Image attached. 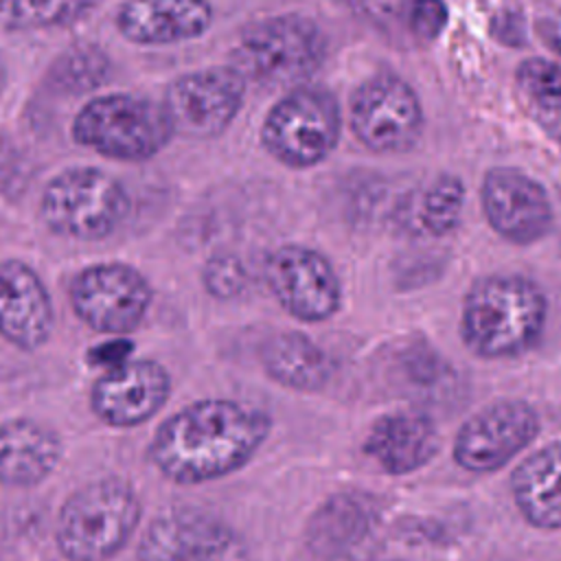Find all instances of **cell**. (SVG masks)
I'll return each instance as SVG.
<instances>
[{"instance_id": "1", "label": "cell", "mask_w": 561, "mask_h": 561, "mask_svg": "<svg viewBox=\"0 0 561 561\" xmlns=\"http://www.w3.org/2000/svg\"><path fill=\"white\" fill-rule=\"evenodd\" d=\"M272 419L228 399L195 401L153 434L149 458L178 484H199L241 469L265 443Z\"/></svg>"}, {"instance_id": "2", "label": "cell", "mask_w": 561, "mask_h": 561, "mask_svg": "<svg viewBox=\"0 0 561 561\" xmlns=\"http://www.w3.org/2000/svg\"><path fill=\"white\" fill-rule=\"evenodd\" d=\"M543 320L546 300L537 285L519 276H486L465 296L460 333L480 357H515L539 340Z\"/></svg>"}, {"instance_id": "3", "label": "cell", "mask_w": 561, "mask_h": 561, "mask_svg": "<svg viewBox=\"0 0 561 561\" xmlns=\"http://www.w3.org/2000/svg\"><path fill=\"white\" fill-rule=\"evenodd\" d=\"M140 500L121 478H103L66 497L57 517V546L70 561H105L121 552L140 522Z\"/></svg>"}, {"instance_id": "4", "label": "cell", "mask_w": 561, "mask_h": 561, "mask_svg": "<svg viewBox=\"0 0 561 561\" xmlns=\"http://www.w3.org/2000/svg\"><path fill=\"white\" fill-rule=\"evenodd\" d=\"M171 134L164 105L131 94L96 96L72 123L77 142L116 160H147L169 142Z\"/></svg>"}, {"instance_id": "5", "label": "cell", "mask_w": 561, "mask_h": 561, "mask_svg": "<svg viewBox=\"0 0 561 561\" xmlns=\"http://www.w3.org/2000/svg\"><path fill=\"white\" fill-rule=\"evenodd\" d=\"M340 107L322 88H296L274 103L263 123L265 149L287 167L324 160L340 138Z\"/></svg>"}, {"instance_id": "6", "label": "cell", "mask_w": 561, "mask_h": 561, "mask_svg": "<svg viewBox=\"0 0 561 561\" xmlns=\"http://www.w3.org/2000/svg\"><path fill=\"white\" fill-rule=\"evenodd\" d=\"M127 206L123 186L96 169H68L53 178L42 195V217L48 228L83 241L114 232Z\"/></svg>"}, {"instance_id": "7", "label": "cell", "mask_w": 561, "mask_h": 561, "mask_svg": "<svg viewBox=\"0 0 561 561\" xmlns=\"http://www.w3.org/2000/svg\"><path fill=\"white\" fill-rule=\"evenodd\" d=\"M324 35L302 15H276L252 24L239 46L248 72L267 83H291L313 75L324 59Z\"/></svg>"}, {"instance_id": "8", "label": "cell", "mask_w": 561, "mask_h": 561, "mask_svg": "<svg viewBox=\"0 0 561 561\" xmlns=\"http://www.w3.org/2000/svg\"><path fill=\"white\" fill-rule=\"evenodd\" d=\"M70 302L94 331L129 333L145 318L151 289L145 276L125 263H96L77 274Z\"/></svg>"}, {"instance_id": "9", "label": "cell", "mask_w": 561, "mask_h": 561, "mask_svg": "<svg viewBox=\"0 0 561 561\" xmlns=\"http://www.w3.org/2000/svg\"><path fill=\"white\" fill-rule=\"evenodd\" d=\"M539 432V416L519 399L495 401L469 416L456 434L454 460L473 473L504 467Z\"/></svg>"}, {"instance_id": "10", "label": "cell", "mask_w": 561, "mask_h": 561, "mask_svg": "<svg viewBox=\"0 0 561 561\" xmlns=\"http://www.w3.org/2000/svg\"><path fill=\"white\" fill-rule=\"evenodd\" d=\"M423 116L412 88L397 77H375L362 83L351 101V127L373 151L410 149L421 134Z\"/></svg>"}, {"instance_id": "11", "label": "cell", "mask_w": 561, "mask_h": 561, "mask_svg": "<svg viewBox=\"0 0 561 561\" xmlns=\"http://www.w3.org/2000/svg\"><path fill=\"white\" fill-rule=\"evenodd\" d=\"M245 83L234 68H206L180 77L167 92L164 112L173 131L191 138L221 134L243 103Z\"/></svg>"}, {"instance_id": "12", "label": "cell", "mask_w": 561, "mask_h": 561, "mask_svg": "<svg viewBox=\"0 0 561 561\" xmlns=\"http://www.w3.org/2000/svg\"><path fill=\"white\" fill-rule=\"evenodd\" d=\"M265 278L280 307L302 322L331 318L342 287L331 263L305 245H283L265 263Z\"/></svg>"}, {"instance_id": "13", "label": "cell", "mask_w": 561, "mask_h": 561, "mask_svg": "<svg viewBox=\"0 0 561 561\" xmlns=\"http://www.w3.org/2000/svg\"><path fill=\"white\" fill-rule=\"evenodd\" d=\"M171 394L167 368L153 359H134L101 375L90 394L94 414L114 427H131L156 416Z\"/></svg>"}, {"instance_id": "14", "label": "cell", "mask_w": 561, "mask_h": 561, "mask_svg": "<svg viewBox=\"0 0 561 561\" xmlns=\"http://www.w3.org/2000/svg\"><path fill=\"white\" fill-rule=\"evenodd\" d=\"M480 197L491 228L513 243H533L552 228L554 213L546 191L517 169L489 171Z\"/></svg>"}, {"instance_id": "15", "label": "cell", "mask_w": 561, "mask_h": 561, "mask_svg": "<svg viewBox=\"0 0 561 561\" xmlns=\"http://www.w3.org/2000/svg\"><path fill=\"white\" fill-rule=\"evenodd\" d=\"M232 535L217 517L178 508L151 522L138 546V561H219Z\"/></svg>"}, {"instance_id": "16", "label": "cell", "mask_w": 561, "mask_h": 561, "mask_svg": "<svg viewBox=\"0 0 561 561\" xmlns=\"http://www.w3.org/2000/svg\"><path fill=\"white\" fill-rule=\"evenodd\" d=\"M53 320L50 296L33 267L18 259L0 261V335L35 351L48 340Z\"/></svg>"}, {"instance_id": "17", "label": "cell", "mask_w": 561, "mask_h": 561, "mask_svg": "<svg viewBox=\"0 0 561 561\" xmlns=\"http://www.w3.org/2000/svg\"><path fill=\"white\" fill-rule=\"evenodd\" d=\"M213 22L208 0H127L118 31L136 44H178L199 37Z\"/></svg>"}, {"instance_id": "18", "label": "cell", "mask_w": 561, "mask_h": 561, "mask_svg": "<svg viewBox=\"0 0 561 561\" xmlns=\"http://www.w3.org/2000/svg\"><path fill=\"white\" fill-rule=\"evenodd\" d=\"M438 449V434L421 412H392L377 419L366 436L364 451L392 476L421 469Z\"/></svg>"}, {"instance_id": "19", "label": "cell", "mask_w": 561, "mask_h": 561, "mask_svg": "<svg viewBox=\"0 0 561 561\" xmlns=\"http://www.w3.org/2000/svg\"><path fill=\"white\" fill-rule=\"evenodd\" d=\"M61 458L59 436L33 421L11 419L0 425V484L13 489L46 480Z\"/></svg>"}, {"instance_id": "20", "label": "cell", "mask_w": 561, "mask_h": 561, "mask_svg": "<svg viewBox=\"0 0 561 561\" xmlns=\"http://www.w3.org/2000/svg\"><path fill=\"white\" fill-rule=\"evenodd\" d=\"M511 491L528 524L561 530V443H550L519 462Z\"/></svg>"}, {"instance_id": "21", "label": "cell", "mask_w": 561, "mask_h": 561, "mask_svg": "<svg viewBox=\"0 0 561 561\" xmlns=\"http://www.w3.org/2000/svg\"><path fill=\"white\" fill-rule=\"evenodd\" d=\"M267 375L291 390H320L331 377V359L307 335L285 331L272 335L261 348Z\"/></svg>"}, {"instance_id": "22", "label": "cell", "mask_w": 561, "mask_h": 561, "mask_svg": "<svg viewBox=\"0 0 561 561\" xmlns=\"http://www.w3.org/2000/svg\"><path fill=\"white\" fill-rule=\"evenodd\" d=\"M370 508L355 495L331 497L309 524V543L320 554H337L355 546L370 528Z\"/></svg>"}, {"instance_id": "23", "label": "cell", "mask_w": 561, "mask_h": 561, "mask_svg": "<svg viewBox=\"0 0 561 561\" xmlns=\"http://www.w3.org/2000/svg\"><path fill=\"white\" fill-rule=\"evenodd\" d=\"M90 0H0V24L7 28H39L77 18Z\"/></svg>"}, {"instance_id": "24", "label": "cell", "mask_w": 561, "mask_h": 561, "mask_svg": "<svg viewBox=\"0 0 561 561\" xmlns=\"http://www.w3.org/2000/svg\"><path fill=\"white\" fill-rule=\"evenodd\" d=\"M465 191L458 178L440 175L425 193L419 206V224L430 234L443 237L451 232L460 219Z\"/></svg>"}, {"instance_id": "25", "label": "cell", "mask_w": 561, "mask_h": 561, "mask_svg": "<svg viewBox=\"0 0 561 561\" xmlns=\"http://www.w3.org/2000/svg\"><path fill=\"white\" fill-rule=\"evenodd\" d=\"M517 83L539 110L561 112V68L557 64L533 57L519 66Z\"/></svg>"}, {"instance_id": "26", "label": "cell", "mask_w": 561, "mask_h": 561, "mask_svg": "<svg viewBox=\"0 0 561 561\" xmlns=\"http://www.w3.org/2000/svg\"><path fill=\"white\" fill-rule=\"evenodd\" d=\"M206 287L219 298H230L243 289L245 272L241 263L232 256H217L206 267Z\"/></svg>"}, {"instance_id": "27", "label": "cell", "mask_w": 561, "mask_h": 561, "mask_svg": "<svg viewBox=\"0 0 561 561\" xmlns=\"http://www.w3.org/2000/svg\"><path fill=\"white\" fill-rule=\"evenodd\" d=\"M447 24V7L443 0H414L410 9V26L421 39H434Z\"/></svg>"}, {"instance_id": "28", "label": "cell", "mask_w": 561, "mask_h": 561, "mask_svg": "<svg viewBox=\"0 0 561 561\" xmlns=\"http://www.w3.org/2000/svg\"><path fill=\"white\" fill-rule=\"evenodd\" d=\"M131 346L125 340H116V342H107L99 348L92 351V362L99 366H107V368H116L123 366L127 362Z\"/></svg>"}, {"instance_id": "29", "label": "cell", "mask_w": 561, "mask_h": 561, "mask_svg": "<svg viewBox=\"0 0 561 561\" xmlns=\"http://www.w3.org/2000/svg\"><path fill=\"white\" fill-rule=\"evenodd\" d=\"M4 85V66H2V59H0V90Z\"/></svg>"}]
</instances>
